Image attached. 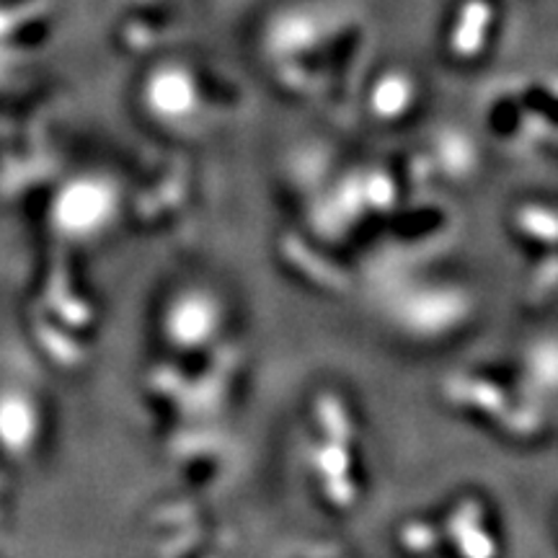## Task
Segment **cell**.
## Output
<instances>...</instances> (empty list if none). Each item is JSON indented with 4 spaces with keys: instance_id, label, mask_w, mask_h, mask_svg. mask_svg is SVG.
<instances>
[{
    "instance_id": "obj_1",
    "label": "cell",
    "mask_w": 558,
    "mask_h": 558,
    "mask_svg": "<svg viewBox=\"0 0 558 558\" xmlns=\"http://www.w3.org/2000/svg\"><path fill=\"white\" fill-rule=\"evenodd\" d=\"M220 303L209 292L186 290L169 303L163 316V329L169 333L171 344L177 347H202L215 339L220 329Z\"/></svg>"
},
{
    "instance_id": "obj_2",
    "label": "cell",
    "mask_w": 558,
    "mask_h": 558,
    "mask_svg": "<svg viewBox=\"0 0 558 558\" xmlns=\"http://www.w3.org/2000/svg\"><path fill=\"white\" fill-rule=\"evenodd\" d=\"M114 192L99 181H81L73 184L60 199L58 222L68 235L75 239H94L114 218Z\"/></svg>"
}]
</instances>
